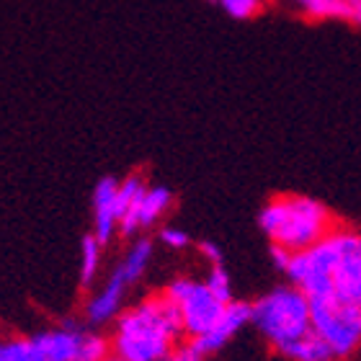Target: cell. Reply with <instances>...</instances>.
<instances>
[{
  "instance_id": "cell-24",
  "label": "cell",
  "mask_w": 361,
  "mask_h": 361,
  "mask_svg": "<svg viewBox=\"0 0 361 361\" xmlns=\"http://www.w3.org/2000/svg\"><path fill=\"white\" fill-rule=\"evenodd\" d=\"M106 361H121V359H116V356L111 354V356H109V359H106Z\"/></svg>"
},
{
  "instance_id": "cell-18",
  "label": "cell",
  "mask_w": 361,
  "mask_h": 361,
  "mask_svg": "<svg viewBox=\"0 0 361 361\" xmlns=\"http://www.w3.org/2000/svg\"><path fill=\"white\" fill-rule=\"evenodd\" d=\"M219 6L225 8L227 16H233L238 21H245V18H253V16L261 13L264 3L261 0H219Z\"/></svg>"
},
{
  "instance_id": "cell-11",
  "label": "cell",
  "mask_w": 361,
  "mask_h": 361,
  "mask_svg": "<svg viewBox=\"0 0 361 361\" xmlns=\"http://www.w3.org/2000/svg\"><path fill=\"white\" fill-rule=\"evenodd\" d=\"M279 354H284L289 361H333L336 354L331 351V346L325 343L315 331H307L300 338L289 341L281 348H276Z\"/></svg>"
},
{
  "instance_id": "cell-4",
  "label": "cell",
  "mask_w": 361,
  "mask_h": 361,
  "mask_svg": "<svg viewBox=\"0 0 361 361\" xmlns=\"http://www.w3.org/2000/svg\"><path fill=\"white\" fill-rule=\"evenodd\" d=\"M253 325L274 348L312 331V310L307 294L297 286H276L253 302Z\"/></svg>"
},
{
  "instance_id": "cell-12",
  "label": "cell",
  "mask_w": 361,
  "mask_h": 361,
  "mask_svg": "<svg viewBox=\"0 0 361 361\" xmlns=\"http://www.w3.org/2000/svg\"><path fill=\"white\" fill-rule=\"evenodd\" d=\"M333 294L361 305V253L346 256L333 271Z\"/></svg>"
},
{
  "instance_id": "cell-7",
  "label": "cell",
  "mask_w": 361,
  "mask_h": 361,
  "mask_svg": "<svg viewBox=\"0 0 361 361\" xmlns=\"http://www.w3.org/2000/svg\"><path fill=\"white\" fill-rule=\"evenodd\" d=\"M248 323H253V305L233 300L225 307L222 317L212 325L209 331L204 333V336H196V338H191L188 343H191L199 354L209 356V354H214V351H219V348H225L227 343H230V341H233Z\"/></svg>"
},
{
  "instance_id": "cell-2",
  "label": "cell",
  "mask_w": 361,
  "mask_h": 361,
  "mask_svg": "<svg viewBox=\"0 0 361 361\" xmlns=\"http://www.w3.org/2000/svg\"><path fill=\"white\" fill-rule=\"evenodd\" d=\"M258 225L276 245L292 253L307 250L336 230L328 207L310 196H279L258 214Z\"/></svg>"
},
{
  "instance_id": "cell-17",
  "label": "cell",
  "mask_w": 361,
  "mask_h": 361,
  "mask_svg": "<svg viewBox=\"0 0 361 361\" xmlns=\"http://www.w3.org/2000/svg\"><path fill=\"white\" fill-rule=\"evenodd\" d=\"M207 284H209V289L214 294H217L222 302H233V284H230V274H227L222 266H212V271L207 274V279H204Z\"/></svg>"
},
{
  "instance_id": "cell-20",
  "label": "cell",
  "mask_w": 361,
  "mask_h": 361,
  "mask_svg": "<svg viewBox=\"0 0 361 361\" xmlns=\"http://www.w3.org/2000/svg\"><path fill=\"white\" fill-rule=\"evenodd\" d=\"M166 361H204V354H199L191 343H183V346H176Z\"/></svg>"
},
{
  "instance_id": "cell-13",
  "label": "cell",
  "mask_w": 361,
  "mask_h": 361,
  "mask_svg": "<svg viewBox=\"0 0 361 361\" xmlns=\"http://www.w3.org/2000/svg\"><path fill=\"white\" fill-rule=\"evenodd\" d=\"M150 261H152V240L142 238V240H137V243L129 245V250L124 253V258L116 264V269L114 271H116V274H119V276L132 286L135 281H140V276L145 274V269H147Z\"/></svg>"
},
{
  "instance_id": "cell-22",
  "label": "cell",
  "mask_w": 361,
  "mask_h": 361,
  "mask_svg": "<svg viewBox=\"0 0 361 361\" xmlns=\"http://www.w3.org/2000/svg\"><path fill=\"white\" fill-rule=\"evenodd\" d=\"M199 253H202L209 264H214V266H219L222 264V250H219V245L217 243H212V240H202L199 243Z\"/></svg>"
},
{
  "instance_id": "cell-14",
  "label": "cell",
  "mask_w": 361,
  "mask_h": 361,
  "mask_svg": "<svg viewBox=\"0 0 361 361\" xmlns=\"http://www.w3.org/2000/svg\"><path fill=\"white\" fill-rule=\"evenodd\" d=\"M0 361H52V356L47 354L37 336H23V338L3 341Z\"/></svg>"
},
{
  "instance_id": "cell-9",
  "label": "cell",
  "mask_w": 361,
  "mask_h": 361,
  "mask_svg": "<svg viewBox=\"0 0 361 361\" xmlns=\"http://www.w3.org/2000/svg\"><path fill=\"white\" fill-rule=\"evenodd\" d=\"M116 194H119V180L106 176L96 183L93 191V235L101 245L114 238L119 230V207H116Z\"/></svg>"
},
{
  "instance_id": "cell-5",
  "label": "cell",
  "mask_w": 361,
  "mask_h": 361,
  "mask_svg": "<svg viewBox=\"0 0 361 361\" xmlns=\"http://www.w3.org/2000/svg\"><path fill=\"white\" fill-rule=\"evenodd\" d=\"M312 331L331 346L336 359H346L361 346V305L336 294L310 300Z\"/></svg>"
},
{
  "instance_id": "cell-6",
  "label": "cell",
  "mask_w": 361,
  "mask_h": 361,
  "mask_svg": "<svg viewBox=\"0 0 361 361\" xmlns=\"http://www.w3.org/2000/svg\"><path fill=\"white\" fill-rule=\"evenodd\" d=\"M163 292L178 307L188 338L204 336L222 317L227 307V302L219 300L207 281H196V279H173Z\"/></svg>"
},
{
  "instance_id": "cell-8",
  "label": "cell",
  "mask_w": 361,
  "mask_h": 361,
  "mask_svg": "<svg viewBox=\"0 0 361 361\" xmlns=\"http://www.w3.org/2000/svg\"><path fill=\"white\" fill-rule=\"evenodd\" d=\"M171 204H173V196H171V191H168L166 186L147 188V191L119 217V233L124 235V238H132L140 227H152L168 209H171Z\"/></svg>"
},
{
  "instance_id": "cell-23",
  "label": "cell",
  "mask_w": 361,
  "mask_h": 361,
  "mask_svg": "<svg viewBox=\"0 0 361 361\" xmlns=\"http://www.w3.org/2000/svg\"><path fill=\"white\" fill-rule=\"evenodd\" d=\"M341 6H343V18L361 26V0H341Z\"/></svg>"
},
{
  "instance_id": "cell-16",
  "label": "cell",
  "mask_w": 361,
  "mask_h": 361,
  "mask_svg": "<svg viewBox=\"0 0 361 361\" xmlns=\"http://www.w3.org/2000/svg\"><path fill=\"white\" fill-rule=\"evenodd\" d=\"M289 3L310 18H343L341 0H289Z\"/></svg>"
},
{
  "instance_id": "cell-21",
  "label": "cell",
  "mask_w": 361,
  "mask_h": 361,
  "mask_svg": "<svg viewBox=\"0 0 361 361\" xmlns=\"http://www.w3.org/2000/svg\"><path fill=\"white\" fill-rule=\"evenodd\" d=\"M292 250H286L284 245H271V261H274V266H276L279 271H284L286 274V269H289V261H292Z\"/></svg>"
},
{
  "instance_id": "cell-19",
  "label": "cell",
  "mask_w": 361,
  "mask_h": 361,
  "mask_svg": "<svg viewBox=\"0 0 361 361\" xmlns=\"http://www.w3.org/2000/svg\"><path fill=\"white\" fill-rule=\"evenodd\" d=\"M160 243H166L168 248H186L188 245V235L178 227H163L160 230Z\"/></svg>"
},
{
  "instance_id": "cell-1",
  "label": "cell",
  "mask_w": 361,
  "mask_h": 361,
  "mask_svg": "<svg viewBox=\"0 0 361 361\" xmlns=\"http://www.w3.org/2000/svg\"><path fill=\"white\" fill-rule=\"evenodd\" d=\"M183 331L178 307L166 292L121 310L111 336V354L121 361H166Z\"/></svg>"
},
{
  "instance_id": "cell-15",
  "label": "cell",
  "mask_w": 361,
  "mask_h": 361,
  "mask_svg": "<svg viewBox=\"0 0 361 361\" xmlns=\"http://www.w3.org/2000/svg\"><path fill=\"white\" fill-rule=\"evenodd\" d=\"M98 264H101V240L96 235H85L83 245H80V284H93V279L98 274Z\"/></svg>"
},
{
  "instance_id": "cell-3",
  "label": "cell",
  "mask_w": 361,
  "mask_h": 361,
  "mask_svg": "<svg viewBox=\"0 0 361 361\" xmlns=\"http://www.w3.org/2000/svg\"><path fill=\"white\" fill-rule=\"evenodd\" d=\"M361 253V235L354 230L336 227L325 240L307 250L294 253L286 269V276L297 289L307 294V300H320L333 294V271L346 256Z\"/></svg>"
},
{
  "instance_id": "cell-10",
  "label": "cell",
  "mask_w": 361,
  "mask_h": 361,
  "mask_svg": "<svg viewBox=\"0 0 361 361\" xmlns=\"http://www.w3.org/2000/svg\"><path fill=\"white\" fill-rule=\"evenodd\" d=\"M129 289V284L114 271L111 279L104 284V289L90 297L88 305H85V320L90 325H104L114 317L121 315V302H124V292Z\"/></svg>"
}]
</instances>
